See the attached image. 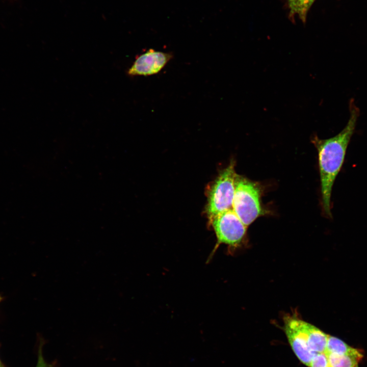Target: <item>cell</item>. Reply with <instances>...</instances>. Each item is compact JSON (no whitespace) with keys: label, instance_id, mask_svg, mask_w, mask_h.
<instances>
[{"label":"cell","instance_id":"13","mask_svg":"<svg viewBox=\"0 0 367 367\" xmlns=\"http://www.w3.org/2000/svg\"><path fill=\"white\" fill-rule=\"evenodd\" d=\"M315 0H306L308 8L309 9Z\"/></svg>","mask_w":367,"mask_h":367},{"label":"cell","instance_id":"17","mask_svg":"<svg viewBox=\"0 0 367 367\" xmlns=\"http://www.w3.org/2000/svg\"><path fill=\"white\" fill-rule=\"evenodd\" d=\"M3 367H5L4 365H3Z\"/></svg>","mask_w":367,"mask_h":367},{"label":"cell","instance_id":"6","mask_svg":"<svg viewBox=\"0 0 367 367\" xmlns=\"http://www.w3.org/2000/svg\"><path fill=\"white\" fill-rule=\"evenodd\" d=\"M172 58V54L149 49L136 58L127 74L148 76L158 73Z\"/></svg>","mask_w":367,"mask_h":367},{"label":"cell","instance_id":"9","mask_svg":"<svg viewBox=\"0 0 367 367\" xmlns=\"http://www.w3.org/2000/svg\"><path fill=\"white\" fill-rule=\"evenodd\" d=\"M359 352H360L359 350L349 346L340 339L328 335L325 353L347 354L356 353Z\"/></svg>","mask_w":367,"mask_h":367},{"label":"cell","instance_id":"1","mask_svg":"<svg viewBox=\"0 0 367 367\" xmlns=\"http://www.w3.org/2000/svg\"><path fill=\"white\" fill-rule=\"evenodd\" d=\"M349 108V119L340 133L329 139H321L316 135L311 139L318 152L322 206L325 215L329 218L332 217L333 185L344 164L348 146L359 116V109L353 98L350 100Z\"/></svg>","mask_w":367,"mask_h":367},{"label":"cell","instance_id":"8","mask_svg":"<svg viewBox=\"0 0 367 367\" xmlns=\"http://www.w3.org/2000/svg\"><path fill=\"white\" fill-rule=\"evenodd\" d=\"M325 353L327 356L329 367H355L363 357L360 351L347 354Z\"/></svg>","mask_w":367,"mask_h":367},{"label":"cell","instance_id":"4","mask_svg":"<svg viewBox=\"0 0 367 367\" xmlns=\"http://www.w3.org/2000/svg\"><path fill=\"white\" fill-rule=\"evenodd\" d=\"M237 173L232 161L223 170L212 186L208 194L206 212L209 221L232 208Z\"/></svg>","mask_w":367,"mask_h":367},{"label":"cell","instance_id":"10","mask_svg":"<svg viewBox=\"0 0 367 367\" xmlns=\"http://www.w3.org/2000/svg\"><path fill=\"white\" fill-rule=\"evenodd\" d=\"M291 13L297 14L303 21H305L308 8L306 0H288Z\"/></svg>","mask_w":367,"mask_h":367},{"label":"cell","instance_id":"5","mask_svg":"<svg viewBox=\"0 0 367 367\" xmlns=\"http://www.w3.org/2000/svg\"><path fill=\"white\" fill-rule=\"evenodd\" d=\"M302 321L294 315L285 316L284 318V330L295 354L303 363L309 366L316 353L311 351L308 346Z\"/></svg>","mask_w":367,"mask_h":367},{"label":"cell","instance_id":"2","mask_svg":"<svg viewBox=\"0 0 367 367\" xmlns=\"http://www.w3.org/2000/svg\"><path fill=\"white\" fill-rule=\"evenodd\" d=\"M232 209L247 227L265 214L260 203V189L256 183L237 174Z\"/></svg>","mask_w":367,"mask_h":367},{"label":"cell","instance_id":"15","mask_svg":"<svg viewBox=\"0 0 367 367\" xmlns=\"http://www.w3.org/2000/svg\"><path fill=\"white\" fill-rule=\"evenodd\" d=\"M3 365H4L3 364V363H2V362H1V360H0V367H3Z\"/></svg>","mask_w":367,"mask_h":367},{"label":"cell","instance_id":"12","mask_svg":"<svg viewBox=\"0 0 367 367\" xmlns=\"http://www.w3.org/2000/svg\"><path fill=\"white\" fill-rule=\"evenodd\" d=\"M42 342L40 343L38 347V360L36 367H54L52 363L47 362L42 354Z\"/></svg>","mask_w":367,"mask_h":367},{"label":"cell","instance_id":"7","mask_svg":"<svg viewBox=\"0 0 367 367\" xmlns=\"http://www.w3.org/2000/svg\"><path fill=\"white\" fill-rule=\"evenodd\" d=\"M303 329L306 334L308 346L311 351L324 353L326 351L328 335L322 330L304 321H302Z\"/></svg>","mask_w":367,"mask_h":367},{"label":"cell","instance_id":"14","mask_svg":"<svg viewBox=\"0 0 367 367\" xmlns=\"http://www.w3.org/2000/svg\"><path fill=\"white\" fill-rule=\"evenodd\" d=\"M3 297L1 295H0V303L3 301Z\"/></svg>","mask_w":367,"mask_h":367},{"label":"cell","instance_id":"16","mask_svg":"<svg viewBox=\"0 0 367 367\" xmlns=\"http://www.w3.org/2000/svg\"><path fill=\"white\" fill-rule=\"evenodd\" d=\"M355 367H358V365H356V366Z\"/></svg>","mask_w":367,"mask_h":367},{"label":"cell","instance_id":"3","mask_svg":"<svg viewBox=\"0 0 367 367\" xmlns=\"http://www.w3.org/2000/svg\"><path fill=\"white\" fill-rule=\"evenodd\" d=\"M217 238V243L209 256V260L219 246H228L229 252L240 248L245 241L247 227L232 208L226 210L209 221Z\"/></svg>","mask_w":367,"mask_h":367},{"label":"cell","instance_id":"11","mask_svg":"<svg viewBox=\"0 0 367 367\" xmlns=\"http://www.w3.org/2000/svg\"><path fill=\"white\" fill-rule=\"evenodd\" d=\"M310 367H329L328 358L324 353H316L313 357Z\"/></svg>","mask_w":367,"mask_h":367}]
</instances>
